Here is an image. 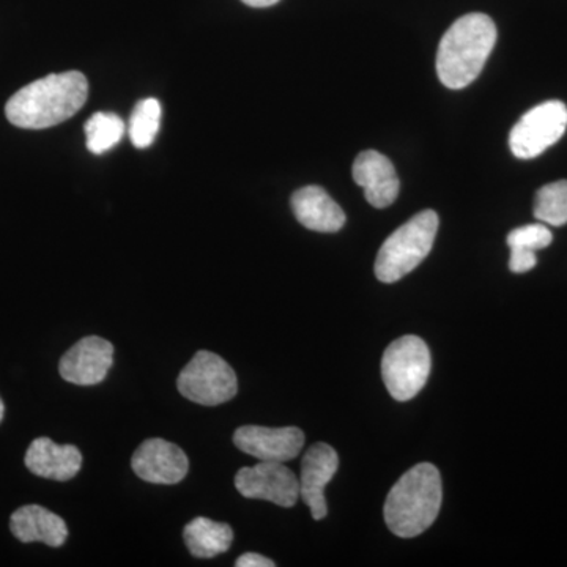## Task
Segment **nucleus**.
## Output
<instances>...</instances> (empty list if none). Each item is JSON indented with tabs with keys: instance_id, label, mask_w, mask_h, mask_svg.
<instances>
[{
	"instance_id": "nucleus-20",
	"label": "nucleus",
	"mask_w": 567,
	"mask_h": 567,
	"mask_svg": "<svg viewBox=\"0 0 567 567\" xmlns=\"http://www.w3.org/2000/svg\"><path fill=\"white\" fill-rule=\"evenodd\" d=\"M535 216L550 226L567 223V181L548 183L536 194Z\"/></svg>"
},
{
	"instance_id": "nucleus-24",
	"label": "nucleus",
	"mask_w": 567,
	"mask_h": 567,
	"mask_svg": "<svg viewBox=\"0 0 567 567\" xmlns=\"http://www.w3.org/2000/svg\"><path fill=\"white\" fill-rule=\"evenodd\" d=\"M246 6L254 7V9H267V7L275 6L279 0H241Z\"/></svg>"
},
{
	"instance_id": "nucleus-9",
	"label": "nucleus",
	"mask_w": 567,
	"mask_h": 567,
	"mask_svg": "<svg viewBox=\"0 0 567 567\" xmlns=\"http://www.w3.org/2000/svg\"><path fill=\"white\" fill-rule=\"evenodd\" d=\"M132 468L145 483L173 486L188 475L189 461L181 446L163 439H148L134 451Z\"/></svg>"
},
{
	"instance_id": "nucleus-18",
	"label": "nucleus",
	"mask_w": 567,
	"mask_h": 567,
	"mask_svg": "<svg viewBox=\"0 0 567 567\" xmlns=\"http://www.w3.org/2000/svg\"><path fill=\"white\" fill-rule=\"evenodd\" d=\"M125 136V123L118 115L96 112L85 123L87 148L93 155H103L114 148Z\"/></svg>"
},
{
	"instance_id": "nucleus-12",
	"label": "nucleus",
	"mask_w": 567,
	"mask_h": 567,
	"mask_svg": "<svg viewBox=\"0 0 567 567\" xmlns=\"http://www.w3.org/2000/svg\"><path fill=\"white\" fill-rule=\"evenodd\" d=\"M339 468L338 453L327 443H316L306 451L301 461L300 498L311 509L315 520L327 517L328 506L324 487L328 486Z\"/></svg>"
},
{
	"instance_id": "nucleus-23",
	"label": "nucleus",
	"mask_w": 567,
	"mask_h": 567,
	"mask_svg": "<svg viewBox=\"0 0 567 567\" xmlns=\"http://www.w3.org/2000/svg\"><path fill=\"white\" fill-rule=\"evenodd\" d=\"M235 566H237V567H275L276 563L271 561V559L262 557V555L252 554V551H249V554L241 555V557L237 559V563H235Z\"/></svg>"
},
{
	"instance_id": "nucleus-16",
	"label": "nucleus",
	"mask_w": 567,
	"mask_h": 567,
	"mask_svg": "<svg viewBox=\"0 0 567 567\" xmlns=\"http://www.w3.org/2000/svg\"><path fill=\"white\" fill-rule=\"evenodd\" d=\"M10 529L21 543H43L50 547H62L69 537L65 520L37 505L14 511L10 518Z\"/></svg>"
},
{
	"instance_id": "nucleus-1",
	"label": "nucleus",
	"mask_w": 567,
	"mask_h": 567,
	"mask_svg": "<svg viewBox=\"0 0 567 567\" xmlns=\"http://www.w3.org/2000/svg\"><path fill=\"white\" fill-rule=\"evenodd\" d=\"M87 96L89 82L80 71L50 74L14 93L7 103L6 114L20 128H51L73 117Z\"/></svg>"
},
{
	"instance_id": "nucleus-7",
	"label": "nucleus",
	"mask_w": 567,
	"mask_h": 567,
	"mask_svg": "<svg viewBox=\"0 0 567 567\" xmlns=\"http://www.w3.org/2000/svg\"><path fill=\"white\" fill-rule=\"evenodd\" d=\"M567 128V107L561 102H546L533 107L514 125L509 134L511 152L520 159H532L561 140Z\"/></svg>"
},
{
	"instance_id": "nucleus-22",
	"label": "nucleus",
	"mask_w": 567,
	"mask_h": 567,
	"mask_svg": "<svg viewBox=\"0 0 567 567\" xmlns=\"http://www.w3.org/2000/svg\"><path fill=\"white\" fill-rule=\"evenodd\" d=\"M536 252L527 249H511L509 268L513 274H527L536 267Z\"/></svg>"
},
{
	"instance_id": "nucleus-14",
	"label": "nucleus",
	"mask_w": 567,
	"mask_h": 567,
	"mask_svg": "<svg viewBox=\"0 0 567 567\" xmlns=\"http://www.w3.org/2000/svg\"><path fill=\"white\" fill-rule=\"evenodd\" d=\"M24 462L33 475L63 483L80 473L82 454L76 446L58 445L48 436H40L29 446Z\"/></svg>"
},
{
	"instance_id": "nucleus-17",
	"label": "nucleus",
	"mask_w": 567,
	"mask_h": 567,
	"mask_svg": "<svg viewBox=\"0 0 567 567\" xmlns=\"http://www.w3.org/2000/svg\"><path fill=\"white\" fill-rule=\"evenodd\" d=\"M183 539L193 557L208 559L229 550L233 546L234 532L227 524L197 517L186 524Z\"/></svg>"
},
{
	"instance_id": "nucleus-3",
	"label": "nucleus",
	"mask_w": 567,
	"mask_h": 567,
	"mask_svg": "<svg viewBox=\"0 0 567 567\" xmlns=\"http://www.w3.org/2000/svg\"><path fill=\"white\" fill-rule=\"evenodd\" d=\"M443 502L442 476L435 465L417 464L388 494L385 522L399 537H415L431 528Z\"/></svg>"
},
{
	"instance_id": "nucleus-8",
	"label": "nucleus",
	"mask_w": 567,
	"mask_h": 567,
	"mask_svg": "<svg viewBox=\"0 0 567 567\" xmlns=\"http://www.w3.org/2000/svg\"><path fill=\"white\" fill-rule=\"evenodd\" d=\"M235 487L245 498L292 507L300 498V481L282 462H265L238 470Z\"/></svg>"
},
{
	"instance_id": "nucleus-13",
	"label": "nucleus",
	"mask_w": 567,
	"mask_h": 567,
	"mask_svg": "<svg viewBox=\"0 0 567 567\" xmlns=\"http://www.w3.org/2000/svg\"><path fill=\"white\" fill-rule=\"evenodd\" d=\"M353 181L364 189L372 207L386 208L398 199L401 182L393 163L375 151L361 152L353 163Z\"/></svg>"
},
{
	"instance_id": "nucleus-21",
	"label": "nucleus",
	"mask_w": 567,
	"mask_h": 567,
	"mask_svg": "<svg viewBox=\"0 0 567 567\" xmlns=\"http://www.w3.org/2000/svg\"><path fill=\"white\" fill-rule=\"evenodd\" d=\"M550 230L543 224H529V226L518 227L507 235V246L511 249H527V251H539L551 244Z\"/></svg>"
},
{
	"instance_id": "nucleus-2",
	"label": "nucleus",
	"mask_w": 567,
	"mask_h": 567,
	"mask_svg": "<svg viewBox=\"0 0 567 567\" xmlns=\"http://www.w3.org/2000/svg\"><path fill=\"white\" fill-rule=\"evenodd\" d=\"M496 43V25L484 13L458 18L447 29L439 52L436 74L447 89L461 91L480 76Z\"/></svg>"
},
{
	"instance_id": "nucleus-10",
	"label": "nucleus",
	"mask_w": 567,
	"mask_h": 567,
	"mask_svg": "<svg viewBox=\"0 0 567 567\" xmlns=\"http://www.w3.org/2000/svg\"><path fill=\"white\" fill-rule=\"evenodd\" d=\"M114 364V346L100 336H87L63 354L59 372L65 382L80 386L100 385Z\"/></svg>"
},
{
	"instance_id": "nucleus-25",
	"label": "nucleus",
	"mask_w": 567,
	"mask_h": 567,
	"mask_svg": "<svg viewBox=\"0 0 567 567\" xmlns=\"http://www.w3.org/2000/svg\"><path fill=\"white\" fill-rule=\"evenodd\" d=\"M3 415H6V405H3L2 398H0V423H2Z\"/></svg>"
},
{
	"instance_id": "nucleus-5",
	"label": "nucleus",
	"mask_w": 567,
	"mask_h": 567,
	"mask_svg": "<svg viewBox=\"0 0 567 567\" xmlns=\"http://www.w3.org/2000/svg\"><path fill=\"white\" fill-rule=\"evenodd\" d=\"M429 347L417 336H404L388 347L382 360V377L388 393L395 401L416 398L431 375Z\"/></svg>"
},
{
	"instance_id": "nucleus-15",
	"label": "nucleus",
	"mask_w": 567,
	"mask_h": 567,
	"mask_svg": "<svg viewBox=\"0 0 567 567\" xmlns=\"http://www.w3.org/2000/svg\"><path fill=\"white\" fill-rule=\"evenodd\" d=\"M295 218L306 229L334 234L344 227L346 213L320 186H305L292 196Z\"/></svg>"
},
{
	"instance_id": "nucleus-19",
	"label": "nucleus",
	"mask_w": 567,
	"mask_h": 567,
	"mask_svg": "<svg viewBox=\"0 0 567 567\" xmlns=\"http://www.w3.org/2000/svg\"><path fill=\"white\" fill-rule=\"evenodd\" d=\"M162 126V104L155 99H145L134 107L130 118L128 134L134 147L147 148L155 142Z\"/></svg>"
},
{
	"instance_id": "nucleus-4",
	"label": "nucleus",
	"mask_w": 567,
	"mask_h": 567,
	"mask_svg": "<svg viewBox=\"0 0 567 567\" xmlns=\"http://www.w3.org/2000/svg\"><path fill=\"white\" fill-rule=\"evenodd\" d=\"M439 215L424 210L394 230L377 254L375 276L385 284L398 282L423 262L434 246Z\"/></svg>"
},
{
	"instance_id": "nucleus-11",
	"label": "nucleus",
	"mask_w": 567,
	"mask_h": 567,
	"mask_svg": "<svg viewBox=\"0 0 567 567\" xmlns=\"http://www.w3.org/2000/svg\"><path fill=\"white\" fill-rule=\"evenodd\" d=\"M238 450L265 462L293 461L305 446V434L298 427H262L244 425L234 434Z\"/></svg>"
},
{
	"instance_id": "nucleus-6",
	"label": "nucleus",
	"mask_w": 567,
	"mask_h": 567,
	"mask_svg": "<svg viewBox=\"0 0 567 567\" xmlns=\"http://www.w3.org/2000/svg\"><path fill=\"white\" fill-rule=\"evenodd\" d=\"M183 398L196 404L216 406L233 401L238 393L235 371L219 354L199 350L177 379Z\"/></svg>"
}]
</instances>
